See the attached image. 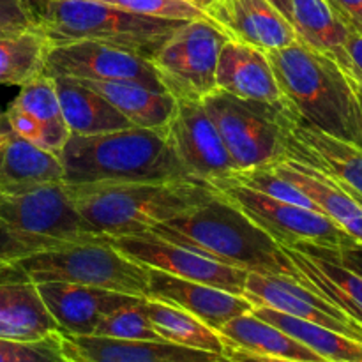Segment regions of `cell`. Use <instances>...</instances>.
Returning a JSON list of instances; mask_svg holds the SVG:
<instances>
[{"label": "cell", "mask_w": 362, "mask_h": 362, "mask_svg": "<svg viewBox=\"0 0 362 362\" xmlns=\"http://www.w3.org/2000/svg\"><path fill=\"white\" fill-rule=\"evenodd\" d=\"M151 232L246 272L286 276L304 283L285 247L221 193Z\"/></svg>", "instance_id": "cell-1"}, {"label": "cell", "mask_w": 362, "mask_h": 362, "mask_svg": "<svg viewBox=\"0 0 362 362\" xmlns=\"http://www.w3.org/2000/svg\"><path fill=\"white\" fill-rule=\"evenodd\" d=\"M265 53L297 124L343 140H359L361 110L356 85L334 59L300 41Z\"/></svg>", "instance_id": "cell-2"}, {"label": "cell", "mask_w": 362, "mask_h": 362, "mask_svg": "<svg viewBox=\"0 0 362 362\" xmlns=\"http://www.w3.org/2000/svg\"><path fill=\"white\" fill-rule=\"evenodd\" d=\"M81 218L103 237L134 235L207 204L218 194L200 180L67 184Z\"/></svg>", "instance_id": "cell-3"}, {"label": "cell", "mask_w": 362, "mask_h": 362, "mask_svg": "<svg viewBox=\"0 0 362 362\" xmlns=\"http://www.w3.org/2000/svg\"><path fill=\"white\" fill-rule=\"evenodd\" d=\"M59 159L66 184L191 179L177 158L166 127L131 126L92 136L71 134Z\"/></svg>", "instance_id": "cell-4"}, {"label": "cell", "mask_w": 362, "mask_h": 362, "mask_svg": "<svg viewBox=\"0 0 362 362\" xmlns=\"http://www.w3.org/2000/svg\"><path fill=\"white\" fill-rule=\"evenodd\" d=\"M35 28L49 45L98 41L151 60L184 23L129 13L98 0H32Z\"/></svg>", "instance_id": "cell-5"}, {"label": "cell", "mask_w": 362, "mask_h": 362, "mask_svg": "<svg viewBox=\"0 0 362 362\" xmlns=\"http://www.w3.org/2000/svg\"><path fill=\"white\" fill-rule=\"evenodd\" d=\"M108 239L71 200L67 184L52 182L20 194H0V262L16 264L62 244Z\"/></svg>", "instance_id": "cell-6"}, {"label": "cell", "mask_w": 362, "mask_h": 362, "mask_svg": "<svg viewBox=\"0 0 362 362\" xmlns=\"http://www.w3.org/2000/svg\"><path fill=\"white\" fill-rule=\"evenodd\" d=\"M202 105L221 134L235 173L288 159L290 134L297 126L288 105L246 101L219 88Z\"/></svg>", "instance_id": "cell-7"}, {"label": "cell", "mask_w": 362, "mask_h": 362, "mask_svg": "<svg viewBox=\"0 0 362 362\" xmlns=\"http://www.w3.org/2000/svg\"><path fill=\"white\" fill-rule=\"evenodd\" d=\"M14 265L34 283H76L147 299L148 269L120 253L108 239L62 244Z\"/></svg>", "instance_id": "cell-8"}, {"label": "cell", "mask_w": 362, "mask_h": 362, "mask_svg": "<svg viewBox=\"0 0 362 362\" xmlns=\"http://www.w3.org/2000/svg\"><path fill=\"white\" fill-rule=\"evenodd\" d=\"M226 39L209 18L184 21L151 59L165 90L177 101H204L218 90L216 67Z\"/></svg>", "instance_id": "cell-9"}, {"label": "cell", "mask_w": 362, "mask_h": 362, "mask_svg": "<svg viewBox=\"0 0 362 362\" xmlns=\"http://www.w3.org/2000/svg\"><path fill=\"white\" fill-rule=\"evenodd\" d=\"M212 187L235 204L247 218L253 219L260 228H264L272 239L285 247H292L300 243L338 247L354 240L341 226L336 225L320 211L276 200L230 179L221 180Z\"/></svg>", "instance_id": "cell-10"}, {"label": "cell", "mask_w": 362, "mask_h": 362, "mask_svg": "<svg viewBox=\"0 0 362 362\" xmlns=\"http://www.w3.org/2000/svg\"><path fill=\"white\" fill-rule=\"evenodd\" d=\"M42 74L90 81H133L156 92H166L151 60L98 41L49 45Z\"/></svg>", "instance_id": "cell-11"}, {"label": "cell", "mask_w": 362, "mask_h": 362, "mask_svg": "<svg viewBox=\"0 0 362 362\" xmlns=\"http://www.w3.org/2000/svg\"><path fill=\"white\" fill-rule=\"evenodd\" d=\"M108 240L120 253L144 267L158 269L177 278L204 283L237 296H244L246 271L212 260L198 251L163 239L158 233L144 232L134 235L112 237Z\"/></svg>", "instance_id": "cell-12"}, {"label": "cell", "mask_w": 362, "mask_h": 362, "mask_svg": "<svg viewBox=\"0 0 362 362\" xmlns=\"http://www.w3.org/2000/svg\"><path fill=\"white\" fill-rule=\"evenodd\" d=\"M166 131L180 165L191 179L214 186L235 175L221 134L202 101H177L175 115Z\"/></svg>", "instance_id": "cell-13"}, {"label": "cell", "mask_w": 362, "mask_h": 362, "mask_svg": "<svg viewBox=\"0 0 362 362\" xmlns=\"http://www.w3.org/2000/svg\"><path fill=\"white\" fill-rule=\"evenodd\" d=\"M244 297L253 306L271 308L279 313L313 322L362 343L361 325L303 281L286 276L247 272Z\"/></svg>", "instance_id": "cell-14"}, {"label": "cell", "mask_w": 362, "mask_h": 362, "mask_svg": "<svg viewBox=\"0 0 362 362\" xmlns=\"http://www.w3.org/2000/svg\"><path fill=\"white\" fill-rule=\"evenodd\" d=\"M35 285L46 310L59 325V332L73 336L94 334L106 315L144 299L76 283L45 281Z\"/></svg>", "instance_id": "cell-15"}, {"label": "cell", "mask_w": 362, "mask_h": 362, "mask_svg": "<svg viewBox=\"0 0 362 362\" xmlns=\"http://www.w3.org/2000/svg\"><path fill=\"white\" fill-rule=\"evenodd\" d=\"M204 11L228 39L264 52L297 41L292 23L269 0H212Z\"/></svg>", "instance_id": "cell-16"}, {"label": "cell", "mask_w": 362, "mask_h": 362, "mask_svg": "<svg viewBox=\"0 0 362 362\" xmlns=\"http://www.w3.org/2000/svg\"><path fill=\"white\" fill-rule=\"evenodd\" d=\"M147 299L163 300L180 308L214 331H219L228 320L255 308L244 296L177 278L158 269H148Z\"/></svg>", "instance_id": "cell-17"}, {"label": "cell", "mask_w": 362, "mask_h": 362, "mask_svg": "<svg viewBox=\"0 0 362 362\" xmlns=\"http://www.w3.org/2000/svg\"><path fill=\"white\" fill-rule=\"evenodd\" d=\"M57 331L37 285L14 264L0 265V339L28 343Z\"/></svg>", "instance_id": "cell-18"}, {"label": "cell", "mask_w": 362, "mask_h": 362, "mask_svg": "<svg viewBox=\"0 0 362 362\" xmlns=\"http://www.w3.org/2000/svg\"><path fill=\"white\" fill-rule=\"evenodd\" d=\"M62 350L71 362H214L223 356L168 341L73 336L60 332Z\"/></svg>", "instance_id": "cell-19"}, {"label": "cell", "mask_w": 362, "mask_h": 362, "mask_svg": "<svg viewBox=\"0 0 362 362\" xmlns=\"http://www.w3.org/2000/svg\"><path fill=\"white\" fill-rule=\"evenodd\" d=\"M216 85L246 101L286 105L267 53L246 42L226 39L219 52Z\"/></svg>", "instance_id": "cell-20"}, {"label": "cell", "mask_w": 362, "mask_h": 362, "mask_svg": "<svg viewBox=\"0 0 362 362\" xmlns=\"http://www.w3.org/2000/svg\"><path fill=\"white\" fill-rule=\"evenodd\" d=\"M288 159L313 166L362 194V147L356 141L297 124L290 134Z\"/></svg>", "instance_id": "cell-21"}, {"label": "cell", "mask_w": 362, "mask_h": 362, "mask_svg": "<svg viewBox=\"0 0 362 362\" xmlns=\"http://www.w3.org/2000/svg\"><path fill=\"white\" fill-rule=\"evenodd\" d=\"M62 180L59 156L18 136L4 117L0 122V194H20Z\"/></svg>", "instance_id": "cell-22"}, {"label": "cell", "mask_w": 362, "mask_h": 362, "mask_svg": "<svg viewBox=\"0 0 362 362\" xmlns=\"http://www.w3.org/2000/svg\"><path fill=\"white\" fill-rule=\"evenodd\" d=\"M269 168L299 187L317 205L318 211L341 226L356 243L362 244V207L334 182V179L296 159H285Z\"/></svg>", "instance_id": "cell-23"}, {"label": "cell", "mask_w": 362, "mask_h": 362, "mask_svg": "<svg viewBox=\"0 0 362 362\" xmlns=\"http://www.w3.org/2000/svg\"><path fill=\"white\" fill-rule=\"evenodd\" d=\"M285 251L308 286L362 327V276L304 246L285 247Z\"/></svg>", "instance_id": "cell-24"}, {"label": "cell", "mask_w": 362, "mask_h": 362, "mask_svg": "<svg viewBox=\"0 0 362 362\" xmlns=\"http://www.w3.org/2000/svg\"><path fill=\"white\" fill-rule=\"evenodd\" d=\"M290 23L297 41L334 59L352 78L346 42L350 28L327 0H290Z\"/></svg>", "instance_id": "cell-25"}, {"label": "cell", "mask_w": 362, "mask_h": 362, "mask_svg": "<svg viewBox=\"0 0 362 362\" xmlns=\"http://www.w3.org/2000/svg\"><path fill=\"white\" fill-rule=\"evenodd\" d=\"M218 332L225 346L240 349L255 356L300 362H327L281 329L262 320L253 311L232 318Z\"/></svg>", "instance_id": "cell-26"}, {"label": "cell", "mask_w": 362, "mask_h": 362, "mask_svg": "<svg viewBox=\"0 0 362 362\" xmlns=\"http://www.w3.org/2000/svg\"><path fill=\"white\" fill-rule=\"evenodd\" d=\"M60 110L71 134L92 136L131 127L129 120L101 94L74 78H53Z\"/></svg>", "instance_id": "cell-27"}, {"label": "cell", "mask_w": 362, "mask_h": 362, "mask_svg": "<svg viewBox=\"0 0 362 362\" xmlns=\"http://www.w3.org/2000/svg\"><path fill=\"white\" fill-rule=\"evenodd\" d=\"M115 106L131 126L165 129L175 115L177 99L168 92H156L133 81L78 80Z\"/></svg>", "instance_id": "cell-28"}, {"label": "cell", "mask_w": 362, "mask_h": 362, "mask_svg": "<svg viewBox=\"0 0 362 362\" xmlns=\"http://www.w3.org/2000/svg\"><path fill=\"white\" fill-rule=\"evenodd\" d=\"M251 311L257 317H260L262 320L281 329L283 332L292 336L293 339L303 343L304 346L313 350L317 356H320L322 359L327 362H362L361 341L346 338L339 332L322 327V325L313 324V322H306L300 320V318L290 317V315L279 313V311L271 310V308L255 306Z\"/></svg>", "instance_id": "cell-29"}, {"label": "cell", "mask_w": 362, "mask_h": 362, "mask_svg": "<svg viewBox=\"0 0 362 362\" xmlns=\"http://www.w3.org/2000/svg\"><path fill=\"white\" fill-rule=\"evenodd\" d=\"M144 308L152 327L165 341L218 356L225 354V341L219 332L187 311L156 299H145Z\"/></svg>", "instance_id": "cell-30"}, {"label": "cell", "mask_w": 362, "mask_h": 362, "mask_svg": "<svg viewBox=\"0 0 362 362\" xmlns=\"http://www.w3.org/2000/svg\"><path fill=\"white\" fill-rule=\"evenodd\" d=\"M48 39L39 28L0 34V85L21 87L42 73Z\"/></svg>", "instance_id": "cell-31"}, {"label": "cell", "mask_w": 362, "mask_h": 362, "mask_svg": "<svg viewBox=\"0 0 362 362\" xmlns=\"http://www.w3.org/2000/svg\"><path fill=\"white\" fill-rule=\"evenodd\" d=\"M11 106L30 115L48 131L55 154L59 156L66 141L69 140L71 131L60 110L55 80L41 73L28 83L21 85Z\"/></svg>", "instance_id": "cell-32"}, {"label": "cell", "mask_w": 362, "mask_h": 362, "mask_svg": "<svg viewBox=\"0 0 362 362\" xmlns=\"http://www.w3.org/2000/svg\"><path fill=\"white\" fill-rule=\"evenodd\" d=\"M144 300L127 304L106 315L95 327V336L117 339H144V341H165L156 332L145 313Z\"/></svg>", "instance_id": "cell-33"}, {"label": "cell", "mask_w": 362, "mask_h": 362, "mask_svg": "<svg viewBox=\"0 0 362 362\" xmlns=\"http://www.w3.org/2000/svg\"><path fill=\"white\" fill-rule=\"evenodd\" d=\"M230 180H235V182L243 184V186L251 187V189L267 194V197L271 198H276V200L290 202V204L300 205V207L318 211L317 205H315L299 187H296L292 182H288L286 179L279 177L278 173L272 168H269V166H265V168L247 170V172H237Z\"/></svg>", "instance_id": "cell-34"}, {"label": "cell", "mask_w": 362, "mask_h": 362, "mask_svg": "<svg viewBox=\"0 0 362 362\" xmlns=\"http://www.w3.org/2000/svg\"><path fill=\"white\" fill-rule=\"evenodd\" d=\"M126 9L129 13L163 20L189 21L207 18L205 11L191 0H98Z\"/></svg>", "instance_id": "cell-35"}, {"label": "cell", "mask_w": 362, "mask_h": 362, "mask_svg": "<svg viewBox=\"0 0 362 362\" xmlns=\"http://www.w3.org/2000/svg\"><path fill=\"white\" fill-rule=\"evenodd\" d=\"M9 362H71L62 350L60 332H52L41 339L28 343H14Z\"/></svg>", "instance_id": "cell-36"}, {"label": "cell", "mask_w": 362, "mask_h": 362, "mask_svg": "<svg viewBox=\"0 0 362 362\" xmlns=\"http://www.w3.org/2000/svg\"><path fill=\"white\" fill-rule=\"evenodd\" d=\"M0 27L14 30L35 28L32 0H0Z\"/></svg>", "instance_id": "cell-37"}, {"label": "cell", "mask_w": 362, "mask_h": 362, "mask_svg": "<svg viewBox=\"0 0 362 362\" xmlns=\"http://www.w3.org/2000/svg\"><path fill=\"white\" fill-rule=\"evenodd\" d=\"M296 246H304L308 250H311L313 253L322 255V257H327L331 260L339 262L345 267L352 269L354 272L362 276V244L356 243V240H350V243L343 244L338 247H324V246H313V244H296ZM293 247V246H292Z\"/></svg>", "instance_id": "cell-38"}, {"label": "cell", "mask_w": 362, "mask_h": 362, "mask_svg": "<svg viewBox=\"0 0 362 362\" xmlns=\"http://www.w3.org/2000/svg\"><path fill=\"white\" fill-rule=\"evenodd\" d=\"M349 28L362 34V0H327Z\"/></svg>", "instance_id": "cell-39"}, {"label": "cell", "mask_w": 362, "mask_h": 362, "mask_svg": "<svg viewBox=\"0 0 362 362\" xmlns=\"http://www.w3.org/2000/svg\"><path fill=\"white\" fill-rule=\"evenodd\" d=\"M346 53H349L350 67H352V80L362 85V34L350 32Z\"/></svg>", "instance_id": "cell-40"}, {"label": "cell", "mask_w": 362, "mask_h": 362, "mask_svg": "<svg viewBox=\"0 0 362 362\" xmlns=\"http://www.w3.org/2000/svg\"><path fill=\"white\" fill-rule=\"evenodd\" d=\"M223 356L232 362H300V361H290V359H278V357L255 356V354L244 352V350L233 349V346H225V354H223Z\"/></svg>", "instance_id": "cell-41"}, {"label": "cell", "mask_w": 362, "mask_h": 362, "mask_svg": "<svg viewBox=\"0 0 362 362\" xmlns=\"http://www.w3.org/2000/svg\"><path fill=\"white\" fill-rule=\"evenodd\" d=\"M14 343L6 341V339H0V362H9L13 357Z\"/></svg>", "instance_id": "cell-42"}, {"label": "cell", "mask_w": 362, "mask_h": 362, "mask_svg": "<svg viewBox=\"0 0 362 362\" xmlns=\"http://www.w3.org/2000/svg\"><path fill=\"white\" fill-rule=\"evenodd\" d=\"M290 21V0H269Z\"/></svg>", "instance_id": "cell-43"}, {"label": "cell", "mask_w": 362, "mask_h": 362, "mask_svg": "<svg viewBox=\"0 0 362 362\" xmlns=\"http://www.w3.org/2000/svg\"><path fill=\"white\" fill-rule=\"evenodd\" d=\"M354 85H356V94H357V99H359V110H361V134H359V140H357L356 144H359L362 147V85L357 83L356 80H354Z\"/></svg>", "instance_id": "cell-44"}, {"label": "cell", "mask_w": 362, "mask_h": 362, "mask_svg": "<svg viewBox=\"0 0 362 362\" xmlns=\"http://www.w3.org/2000/svg\"><path fill=\"white\" fill-rule=\"evenodd\" d=\"M191 2H193V4H197V6H200L202 9H205V7H207L209 4L212 2V0H191Z\"/></svg>", "instance_id": "cell-45"}, {"label": "cell", "mask_w": 362, "mask_h": 362, "mask_svg": "<svg viewBox=\"0 0 362 362\" xmlns=\"http://www.w3.org/2000/svg\"><path fill=\"white\" fill-rule=\"evenodd\" d=\"M7 32H16L14 28H6V27H0V34H7Z\"/></svg>", "instance_id": "cell-46"}, {"label": "cell", "mask_w": 362, "mask_h": 362, "mask_svg": "<svg viewBox=\"0 0 362 362\" xmlns=\"http://www.w3.org/2000/svg\"><path fill=\"white\" fill-rule=\"evenodd\" d=\"M214 362H232V361H228V359H226V357H225V356H223V357H221V359H219V361H214Z\"/></svg>", "instance_id": "cell-47"}, {"label": "cell", "mask_w": 362, "mask_h": 362, "mask_svg": "<svg viewBox=\"0 0 362 362\" xmlns=\"http://www.w3.org/2000/svg\"><path fill=\"white\" fill-rule=\"evenodd\" d=\"M4 120V113H0V122H2Z\"/></svg>", "instance_id": "cell-48"}, {"label": "cell", "mask_w": 362, "mask_h": 362, "mask_svg": "<svg viewBox=\"0 0 362 362\" xmlns=\"http://www.w3.org/2000/svg\"><path fill=\"white\" fill-rule=\"evenodd\" d=\"M0 265H4V262H0Z\"/></svg>", "instance_id": "cell-49"}]
</instances>
